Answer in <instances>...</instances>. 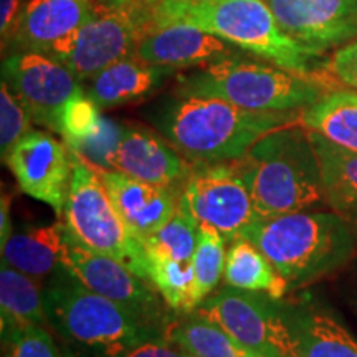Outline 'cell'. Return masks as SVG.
I'll list each match as a JSON object with an SVG mask.
<instances>
[{
    "label": "cell",
    "mask_w": 357,
    "mask_h": 357,
    "mask_svg": "<svg viewBox=\"0 0 357 357\" xmlns=\"http://www.w3.org/2000/svg\"><path fill=\"white\" fill-rule=\"evenodd\" d=\"M234 164L247 182L258 218L326 204L318 154L305 126L294 123L268 132Z\"/></svg>",
    "instance_id": "7a4b0ae2"
},
{
    "label": "cell",
    "mask_w": 357,
    "mask_h": 357,
    "mask_svg": "<svg viewBox=\"0 0 357 357\" xmlns=\"http://www.w3.org/2000/svg\"><path fill=\"white\" fill-rule=\"evenodd\" d=\"M326 70L336 82L357 91V38L339 47L326 63Z\"/></svg>",
    "instance_id": "1f68e13d"
},
{
    "label": "cell",
    "mask_w": 357,
    "mask_h": 357,
    "mask_svg": "<svg viewBox=\"0 0 357 357\" xmlns=\"http://www.w3.org/2000/svg\"><path fill=\"white\" fill-rule=\"evenodd\" d=\"M192 169L184 155L164 136L137 124H123L111 171H119L149 184L176 187L189 178Z\"/></svg>",
    "instance_id": "9a60e30c"
},
{
    "label": "cell",
    "mask_w": 357,
    "mask_h": 357,
    "mask_svg": "<svg viewBox=\"0 0 357 357\" xmlns=\"http://www.w3.org/2000/svg\"><path fill=\"white\" fill-rule=\"evenodd\" d=\"M105 116L101 108L86 95V91L78 93L68 101L61 114V131L63 142L68 147H77L100 131Z\"/></svg>",
    "instance_id": "f1b7e54d"
},
{
    "label": "cell",
    "mask_w": 357,
    "mask_h": 357,
    "mask_svg": "<svg viewBox=\"0 0 357 357\" xmlns=\"http://www.w3.org/2000/svg\"><path fill=\"white\" fill-rule=\"evenodd\" d=\"M131 2V0H95L96 8H109V7H119L124 3Z\"/></svg>",
    "instance_id": "d590c367"
},
{
    "label": "cell",
    "mask_w": 357,
    "mask_h": 357,
    "mask_svg": "<svg viewBox=\"0 0 357 357\" xmlns=\"http://www.w3.org/2000/svg\"><path fill=\"white\" fill-rule=\"evenodd\" d=\"M2 336L26 326H47L42 283L2 260L0 270Z\"/></svg>",
    "instance_id": "cb8c5ba5"
},
{
    "label": "cell",
    "mask_w": 357,
    "mask_h": 357,
    "mask_svg": "<svg viewBox=\"0 0 357 357\" xmlns=\"http://www.w3.org/2000/svg\"><path fill=\"white\" fill-rule=\"evenodd\" d=\"M48 326L88 357H119L147 339L164 336L114 301L89 289L63 266L43 287Z\"/></svg>",
    "instance_id": "277c9868"
},
{
    "label": "cell",
    "mask_w": 357,
    "mask_h": 357,
    "mask_svg": "<svg viewBox=\"0 0 357 357\" xmlns=\"http://www.w3.org/2000/svg\"><path fill=\"white\" fill-rule=\"evenodd\" d=\"M2 79L33 123L58 134L65 106L83 91V83L63 61L38 52H13L3 58Z\"/></svg>",
    "instance_id": "7c38bea8"
},
{
    "label": "cell",
    "mask_w": 357,
    "mask_h": 357,
    "mask_svg": "<svg viewBox=\"0 0 357 357\" xmlns=\"http://www.w3.org/2000/svg\"><path fill=\"white\" fill-rule=\"evenodd\" d=\"M159 0H131L119 7L96 8L95 17L55 52L82 83L136 52L137 42L153 29Z\"/></svg>",
    "instance_id": "ba28073f"
},
{
    "label": "cell",
    "mask_w": 357,
    "mask_h": 357,
    "mask_svg": "<svg viewBox=\"0 0 357 357\" xmlns=\"http://www.w3.org/2000/svg\"><path fill=\"white\" fill-rule=\"evenodd\" d=\"M96 171L128 229L141 242L162 229L176 213L181 194L174 187L149 184L111 169L96 167Z\"/></svg>",
    "instance_id": "ac0fdd59"
},
{
    "label": "cell",
    "mask_w": 357,
    "mask_h": 357,
    "mask_svg": "<svg viewBox=\"0 0 357 357\" xmlns=\"http://www.w3.org/2000/svg\"><path fill=\"white\" fill-rule=\"evenodd\" d=\"M281 29L316 53L357 38V0H266Z\"/></svg>",
    "instance_id": "5bb4252c"
},
{
    "label": "cell",
    "mask_w": 357,
    "mask_h": 357,
    "mask_svg": "<svg viewBox=\"0 0 357 357\" xmlns=\"http://www.w3.org/2000/svg\"><path fill=\"white\" fill-rule=\"evenodd\" d=\"M351 223H352V225H354V229L357 230V215L354 217V218H352V220H349Z\"/></svg>",
    "instance_id": "f35d334b"
},
{
    "label": "cell",
    "mask_w": 357,
    "mask_h": 357,
    "mask_svg": "<svg viewBox=\"0 0 357 357\" xmlns=\"http://www.w3.org/2000/svg\"><path fill=\"white\" fill-rule=\"evenodd\" d=\"M294 357H357V339L316 307L288 310Z\"/></svg>",
    "instance_id": "44dd1931"
},
{
    "label": "cell",
    "mask_w": 357,
    "mask_h": 357,
    "mask_svg": "<svg viewBox=\"0 0 357 357\" xmlns=\"http://www.w3.org/2000/svg\"><path fill=\"white\" fill-rule=\"evenodd\" d=\"M164 326V337L194 357H250L225 329L197 311L178 312Z\"/></svg>",
    "instance_id": "603a6c76"
},
{
    "label": "cell",
    "mask_w": 357,
    "mask_h": 357,
    "mask_svg": "<svg viewBox=\"0 0 357 357\" xmlns=\"http://www.w3.org/2000/svg\"><path fill=\"white\" fill-rule=\"evenodd\" d=\"M174 70L151 65L136 55L109 65L86 82V95L101 109L129 105L151 96L162 86Z\"/></svg>",
    "instance_id": "d6986e66"
},
{
    "label": "cell",
    "mask_w": 357,
    "mask_h": 357,
    "mask_svg": "<svg viewBox=\"0 0 357 357\" xmlns=\"http://www.w3.org/2000/svg\"><path fill=\"white\" fill-rule=\"evenodd\" d=\"M119 357H187V354L164 336H159L139 342Z\"/></svg>",
    "instance_id": "836d02e7"
},
{
    "label": "cell",
    "mask_w": 357,
    "mask_h": 357,
    "mask_svg": "<svg viewBox=\"0 0 357 357\" xmlns=\"http://www.w3.org/2000/svg\"><path fill=\"white\" fill-rule=\"evenodd\" d=\"M70 154L73 171L63 208L68 234L93 252L121 261L134 273L151 281L144 243L128 229L100 172L73 149Z\"/></svg>",
    "instance_id": "52a82bcc"
},
{
    "label": "cell",
    "mask_w": 357,
    "mask_h": 357,
    "mask_svg": "<svg viewBox=\"0 0 357 357\" xmlns=\"http://www.w3.org/2000/svg\"><path fill=\"white\" fill-rule=\"evenodd\" d=\"M303 126L326 139L357 153V93H326L301 114Z\"/></svg>",
    "instance_id": "484cf974"
},
{
    "label": "cell",
    "mask_w": 357,
    "mask_h": 357,
    "mask_svg": "<svg viewBox=\"0 0 357 357\" xmlns=\"http://www.w3.org/2000/svg\"><path fill=\"white\" fill-rule=\"evenodd\" d=\"M10 204L12 195L2 194V204H0V248L6 247L13 231L10 218Z\"/></svg>",
    "instance_id": "e575fe53"
},
{
    "label": "cell",
    "mask_w": 357,
    "mask_h": 357,
    "mask_svg": "<svg viewBox=\"0 0 357 357\" xmlns=\"http://www.w3.org/2000/svg\"><path fill=\"white\" fill-rule=\"evenodd\" d=\"M223 280L227 287L266 293L275 300L283 296L288 289V283L281 278L268 258L243 236L234 240L227 250Z\"/></svg>",
    "instance_id": "d4e9b609"
},
{
    "label": "cell",
    "mask_w": 357,
    "mask_h": 357,
    "mask_svg": "<svg viewBox=\"0 0 357 357\" xmlns=\"http://www.w3.org/2000/svg\"><path fill=\"white\" fill-rule=\"evenodd\" d=\"M61 266L77 276L84 287L164 331L169 316L153 281L136 275L121 261L84 247L68 230Z\"/></svg>",
    "instance_id": "8fae6325"
},
{
    "label": "cell",
    "mask_w": 357,
    "mask_h": 357,
    "mask_svg": "<svg viewBox=\"0 0 357 357\" xmlns=\"http://www.w3.org/2000/svg\"><path fill=\"white\" fill-rule=\"evenodd\" d=\"M307 132L318 154L326 204L352 220L357 215V153L336 146L319 132Z\"/></svg>",
    "instance_id": "7402d4cb"
},
{
    "label": "cell",
    "mask_w": 357,
    "mask_h": 357,
    "mask_svg": "<svg viewBox=\"0 0 357 357\" xmlns=\"http://www.w3.org/2000/svg\"><path fill=\"white\" fill-rule=\"evenodd\" d=\"M225 238L218 231L199 227V243L195 248L194 260V284L190 293V312L202 303L220 281L225 271L227 250Z\"/></svg>",
    "instance_id": "83f0119b"
},
{
    "label": "cell",
    "mask_w": 357,
    "mask_h": 357,
    "mask_svg": "<svg viewBox=\"0 0 357 357\" xmlns=\"http://www.w3.org/2000/svg\"><path fill=\"white\" fill-rule=\"evenodd\" d=\"M6 164L20 190L63 215L71 181V154L52 134L30 129L8 154Z\"/></svg>",
    "instance_id": "4fadbf2b"
},
{
    "label": "cell",
    "mask_w": 357,
    "mask_h": 357,
    "mask_svg": "<svg viewBox=\"0 0 357 357\" xmlns=\"http://www.w3.org/2000/svg\"><path fill=\"white\" fill-rule=\"evenodd\" d=\"M178 91L220 98L250 111H298L326 95L319 79L236 53L182 77Z\"/></svg>",
    "instance_id": "8992f818"
},
{
    "label": "cell",
    "mask_w": 357,
    "mask_h": 357,
    "mask_svg": "<svg viewBox=\"0 0 357 357\" xmlns=\"http://www.w3.org/2000/svg\"><path fill=\"white\" fill-rule=\"evenodd\" d=\"M194 311L217 323L250 352L294 357L288 307L270 294L227 287L208 294Z\"/></svg>",
    "instance_id": "9c48e42d"
},
{
    "label": "cell",
    "mask_w": 357,
    "mask_h": 357,
    "mask_svg": "<svg viewBox=\"0 0 357 357\" xmlns=\"http://www.w3.org/2000/svg\"><path fill=\"white\" fill-rule=\"evenodd\" d=\"M26 2L29 0H0V38L3 53L10 48Z\"/></svg>",
    "instance_id": "d6a6232c"
},
{
    "label": "cell",
    "mask_w": 357,
    "mask_h": 357,
    "mask_svg": "<svg viewBox=\"0 0 357 357\" xmlns=\"http://www.w3.org/2000/svg\"><path fill=\"white\" fill-rule=\"evenodd\" d=\"M181 200L199 227L218 231L227 243L240 238L258 218L247 182L234 162L195 164Z\"/></svg>",
    "instance_id": "30bf717a"
},
{
    "label": "cell",
    "mask_w": 357,
    "mask_h": 357,
    "mask_svg": "<svg viewBox=\"0 0 357 357\" xmlns=\"http://www.w3.org/2000/svg\"><path fill=\"white\" fill-rule=\"evenodd\" d=\"M95 13V0H29L8 52L53 56Z\"/></svg>",
    "instance_id": "e0dca14e"
},
{
    "label": "cell",
    "mask_w": 357,
    "mask_h": 357,
    "mask_svg": "<svg viewBox=\"0 0 357 357\" xmlns=\"http://www.w3.org/2000/svg\"><path fill=\"white\" fill-rule=\"evenodd\" d=\"M3 357H63L45 326H26L2 336Z\"/></svg>",
    "instance_id": "4dcf8cb0"
},
{
    "label": "cell",
    "mask_w": 357,
    "mask_h": 357,
    "mask_svg": "<svg viewBox=\"0 0 357 357\" xmlns=\"http://www.w3.org/2000/svg\"><path fill=\"white\" fill-rule=\"evenodd\" d=\"M65 235L63 220L45 225H24L12 231L2 248V260L42 283L61 268Z\"/></svg>",
    "instance_id": "ffe728a7"
},
{
    "label": "cell",
    "mask_w": 357,
    "mask_h": 357,
    "mask_svg": "<svg viewBox=\"0 0 357 357\" xmlns=\"http://www.w3.org/2000/svg\"><path fill=\"white\" fill-rule=\"evenodd\" d=\"M32 129V118L8 84H0V154L6 162L22 137Z\"/></svg>",
    "instance_id": "f546056e"
},
{
    "label": "cell",
    "mask_w": 357,
    "mask_h": 357,
    "mask_svg": "<svg viewBox=\"0 0 357 357\" xmlns=\"http://www.w3.org/2000/svg\"><path fill=\"white\" fill-rule=\"evenodd\" d=\"M142 243L147 253V261L149 258L192 261L199 243V225L178 199L177 211L171 220L149 238L142 240Z\"/></svg>",
    "instance_id": "4316f807"
},
{
    "label": "cell",
    "mask_w": 357,
    "mask_h": 357,
    "mask_svg": "<svg viewBox=\"0 0 357 357\" xmlns=\"http://www.w3.org/2000/svg\"><path fill=\"white\" fill-rule=\"evenodd\" d=\"M134 55L151 65L181 70L235 55L234 45L199 26L171 22L155 24L137 42Z\"/></svg>",
    "instance_id": "2e32d148"
},
{
    "label": "cell",
    "mask_w": 357,
    "mask_h": 357,
    "mask_svg": "<svg viewBox=\"0 0 357 357\" xmlns=\"http://www.w3.org/2000/svg\"><path fill=\"white\" fill-rule=\"evenodd\" d=\"M288 287L337 270L354 255L357 230L337 212H293L257 218L243 231Z\"/></svg>",
    "instance_id": "3957f363"
},
{
    "label": "cell",
    "mask_w": 357,
    "mask_h": 357,
    "mask_svg": "<svg viewBox=\"0 0 357 357\" xmlns=\"http://www.w3.org/2000/svg\"><path fill=\"white\" fill-rule=\"evenodd\" d=\"M185 354H187V352H185ZM187 357H194V356H190V354H187Z\"/></svg>",
    "instance_id": "ab89813d"
},
{
    "label": "cell",
    "mask_w": 357,
    "mask_h": 357,
    "mask_svg": "<svg viewBox=\"0 0 357 357\" xmlns=\"http://www.w3.org/2000/svg\"><path fill=\"white\" fill-rule=\"evenodd\" d=\"M250 357H276V356H268V354H255V352H252Z\"/></svg>",
    "instance_id": "74e56055"
},
{
    "label": "cell",
    "mask_w": 357,
    "mask_h": 357,
    "mask_svg": "<svg viewBox=\"0 0 357 357\" xmlns=\"http://www.w3.org/2000/svg\"><path fill=\"white\" fill-rule=\"evenodd\" d=\"M296 119V111H250L220 98L181 91L154 114L162 136L195 164L242 159L263 136Z\"/></svg>",
    "instance_id": "6da1fadb"
},
{
    "label": "cell",
    "mask_w": 357,
    "mask_h": 357,
    "mask_svg": "<svg viewBox=\"0 0 357 357\" xmlns=\"http://www.w3.org/2000/svg\"><path fill=\"white\" fill-rule=\"evenodd\" d=\"M61 352H63V357H88V356L82 354V352H78V351L71 349V347H66V349H65V351H61Z\"/></svg>",
    "instance_id": "8d00e7d4"
},
{
    "label": "cell",
    "mask_w": 357,
    "mask_h": 357,
    "mask_svg": "<svg viewBox=\"0 0 357 357\" xmlns=\"http://www.w3.org/2000/svg\"><path fill=\"white\" fill-rule=\"evenodd\" d=\"M171 22L199 26L271 65L306 77H312V60L319 56L281 29L266 0H159L154 25Z\"/></svg>",
    "instance_id": "5b68a950"
}]
</instances>
